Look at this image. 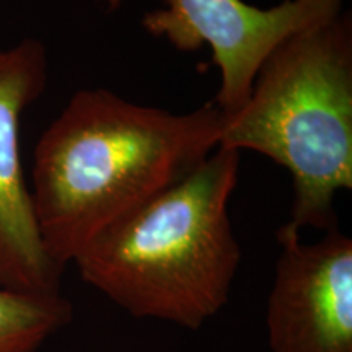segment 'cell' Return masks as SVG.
Wrapping results in <instances>:
<instances>
[{
    "label": "cell",
    "mask_w": 352,
    "mask_h": 352,
    "mask_svg": "<svg viewBox=\"0 0 352 352\" xmlns=\"http://www.w3.org/2000/svg\"><path fill=\"white\" fill-rule=\"evenodd\" d=\"M226 121L214 100L178 114L107 88L77 91L34 151L30 191L51 261L64 271L96 235L191 173Z\"/></svg>",
    "instance_id": "cell-1"
},
{
    "label": "cell",
    "mask_w": 352,
    "mask_h": 352,
    "mask_svg": "<svg viewBox=\"0 0 352 352\" xmlns=\"http://www.w3.org/2000/svg\"><path fill=\"white\" fill-rule=\"evenodd\" d=\"M241 153L217 147L88 243L74 264L83 283L134 318L199 329L230 300L241 263L228 202Z\"/></svg>",
    "instance_id": "cell-2"
},
{
    "label": "cell",
    "mask_w": 352,
    "mask_h": 352,
    "mask_svg": "<svg viewBox=\"0 0 352 352\" xmlns=\"http://www.w3.org/2000/svg\"><path fill=\"white\" fill-rule=\"evenodd\" d=\"M219 147L258 152L289 171V227H338L334 201L352 189L349 12L292 34L266 57L246 103L227 116Z\"/></svg>",
    "instance_id": "cell-3"
},
{
    "label": "cell",
    "mask_w": 352,
    "mask_h": 352,
    "mask_svg": "<svg viewBox=\"0 0 352 352\" xmlns=\"http://www.w3.org/2000/svg\"><path fill=\"white\" fill-rule=\"evenodd\" d=\"M103 2L116 10L122 0ZM341 12L342 0H284L271 8L243 0H164L145 13L142 26L178 51L209 47L220 72L214 101L230 116L246 103L259 67L280 43Z\"/></svg>",
    "instance_id": "cell-4"
},
{
    "label": "cell",
    "mask_w": 352,
    "mask_h": 352,
    "mask_svg": "<svg viewBox=\"0 0 352 352\" xmlns=\"http://www.w3.org/2000/svg\"><path fill=\"white\" fill-rule=\"evenodd\" d=\"M266 302L271 352H352V240L334 227L305 243L284 223Z\"/></svg>",
    "instance_id": "cell-5"
},
{
    "label": "cell",
    "mask_w": 352,
    "mask_h": 352,
    "mask_svg": "<svg viewBox=\"0 0 352 352\" xmlns=\"http://www.w3.org/2000/svg\"><path fill=\"white\" fill-rule=\"evenodd\" d=\"M46 80L43 43L0 50V289L26 294H59L63 274L44 250L20 148L21 116Z\"/></svg>",
    "instance_id": "cell-6"
},
{
    "label": "cell",
    "mask_w": 352,
    "mask_h": 352,
    "mask_svg": "<svg viewBox=\"0 0 352 352\" xmlns=\"http://www.w3.org/2000/svg\"><path fill=\"white\" fill-rule=\"evenodd\" d=\"M72 320V305L59 294L0 289V352H41Z\"/></svg>",
    "instance_id": "cell-7"
}]
</instances>
